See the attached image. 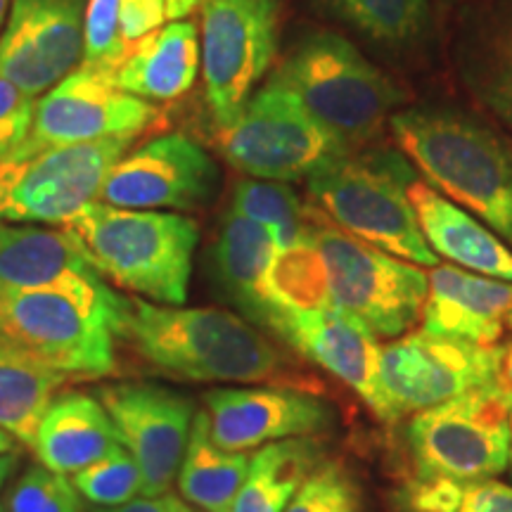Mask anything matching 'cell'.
<instances>
[{
	"instance_id": "6da1fadb",
	"label": "cell",
	"mask_w": 512,
	"mask_h": 512,
	"mask_svg": "<svg viewBox=\"0 0 512 512\" xmlns=\"http://www.w3.org/2000/svg\"><path fill=\"white\" fill-rule=\"evenodd\" d=\"M119 337L157 373L192 382H271L304 389L292 361L249 320L221 309L126 299Z\"/></svg>"
},
{
	"instance_id": "7a4b0ae2",
	"label": "cell",
	"mask_w": 512,
	"mask_h": 512,
	"mask_svg": "<svg viewBox=\"0 0 512 512\" xmlns=\"http://www.w3.org/2000/svg\"><path fill=\"white\" fill-rule=\"evenodd\" d=\"M396 143L434 190L512 247V140L456 110L420 107L389 119Z\"/></svg>"
},
{
	"instance_id": "3957f363",
	"label": "cell",
	"mask_w": 512,
	"mask_h": 512,
	"mask_svg": "<svg viewBox=\"0 0 512 512\" xmlns=\"http://www.w3.org/2000/svg\"><path fill=\"white\" fill-rule=\"evenodd\" d=\"M64 230L88 264L112 283L166 306L188 299L197 223L181 214L86 204Z\"/></svg>"
},
{
	"instance_id": "277c9868",
	"label": "cell",
	"mask_w": 512,
	"mask_h": 512,
	"mask_svg": "<svg viewBox=\"0 0 512 512\" xmlns=\"http://www.w3.org/2000/svg\"><path fill=\"white\" fill-rule=\"evenodd\" d=\"M271 81L287 88L351 150L380 136L403 98L394 81L349 38L332 31L304 36Z\"/></svg>"
},
{
	"instance_id": "5b68a950",
	"label": "cell",
	"mask_w": 512,
	"mask_h": 512,
	"mask_svg": "<svg viewBox=\"0 0 512 512\" xmlns=\"http://www.w3.org/2000/svg\"><path fill=\"white\" fill-rule=\"evenodd\" d=\"M126 299L86 302L60 290L0 292V344L69 377L117 373Z\"/></svg>"
},
{
	"instance_id": "8992f818",
	"label": "cell",
	"mask_w": 512,
	"mask_h": 512,
	"mask_svg": "<svg viewBox=\"0 0 512 512\" xmlns=\"http://www.w3.org/2000/svg\"><path fill=\"white\" fill-rule=\"evenodd\" d=\"M306 235L323 256L337 309L384 339L406 335L418 323L427 299V273L420 266L356 240L313 207Z\"/></svg>"
},
{
	"instance_id": "52a82bcc",
	"label": "cell",
	"mask_w": 512,
	"mask_h": 512,
	"mask_svg": "<svg viewBox=\"0 0 512 512\" xmlns=\"http://www.w3.org/2000/svg\"><path fill=\"white\" fill-rule=\"evenodd\" d=\"M219 150L235 169L259 181L311 178L351 147L287 88L268 79L230 124L219 126Z\"/></svg>"
},
{
	"instance_id": "ba28073f",
	"label": "cell",
	"mask_w": 512,
	"mask_h": 512,
	"mask_svg": "<svg viewBox=\"0 0 512 512\" xmlns=\"http://www.w3.org/2000/svg\"><path fill=\"white\" fill-rule=\"evenodd\" d=\"M406 444L418 479H496L508 470L510 394L496 382L415 413Z\"/></svg>"
},
{
	"instance_id": "9c48e42d",
	"label": "cell",
	"mask_w": 512,
	"mask_h": 512,
	"mask_svg": "<svg viewBox=\"0 0 512 512\" xmlns=\"http://www.w3.org/2000/svg\"><path fill=\"white\" fill-rule=\"evenodd\" d=\"M306 181L311 207L344 233L415 266L439 264L422 238L406 185L394 171L347 155Z\"/></svg>"
},
{
	"instance_id": "30bf717a",
	"label": "cell",
	"mask_w": 512,
	"mask_h": 512,
	"mask_svg": "<svg viewBox=\"0 0 512 512\" xmlns=\"http://www.w3.org/2000/svg\"><path fill=\"white\" fill-rule=\"evenodd\" d=\"M136 136H112L15 155L0 166V219L64 223L95 202Z\"/></svg>"
},
{
	"instance_id": "8fae6325",
	"label": "cell",
	"mask_w": 512,
	"mask_h": 512,
	"mask_svg": "<svg viewBox=\"0 0 512 512\" xmlns=\"http://www.w3.org/2000/svg\"><path fill=\"white\" fill-rule=\"evenodd\" d=\"M501 349V344L482 347L427 330L392 339L380 354V420L396 422L496 384Z\"/></svg>"
},
{
	"instance_id": "7c38bea8",
	"label": "cell",
	"mask_w": 512,
	"mask_h": 512,
	"mask_svg": "<svg viewBox=\"0 0 512 512\" xmlns=\"http://www.w3.org/2000/svg\"><path fill=\"white\" fill-rule=\"evenodd\" d=\"M202 69L216 126L238 117L278 53L280 0H200Z\"/></svg>"
},
{
	"instance_id": "4fadbf2b",
	"label": "cell",
	"mask_w": 512,
	"mask_h": 512,
	"mask_svg": "<svg viewBox=\"0 0 512 512\" xmlns=\"http://www.w3.org/2000/svg\"><path fill=\"white\" fill-rule=\"evenodd\" d=\"M121 444L140 467L143 496L162 498L181 470L195 406L188 396L152 382H112L100 387Z\"/></svg>"
},
{
	"instance_id": "5bb4252c",
	"label": "cell",
	"mask_w": 512,
	"mask_h": 512,
	"mask_svg": "<svg viewBox=\"0 0 512 512\" xmlns=\"http://www.w3.org/2000/svg\"><path fill=\"white\" fill-rule=\"evenodd\" d=\"M155 107L119 91L114 81L74 69L34 107V124L15 155L46 147L93 143L112 136H138L155 119ZM12 155V157H15Z\"/></svg>"
},
{
	"instance_id": "9a60e30c",
	"label": "cell",
	"mask_w": 512,
	"mask_h": 512,
	"mask_svg": "<svg viewBox=\"0 0 512 512\" xmlns=\"http://www.w3.org/2000/svg\"><path fill=\"white\" fill-rule=\"evenodd\" d=\"M216 183L214 159L190 138L169 133L121 157L98 200L119 209H192L214 195Z\"/></svg>"
},
{
	"instance_id": "2e32d148",
	"label": "cell",
	"mask_w": 512,
	"mask_h": 512,
	"mask_svg": "<svg viewBox=\"0 0 512 512\" xmlns=\"http://www.w3.org/2000/svg\"><path fill=\"white\" fill-rule=\"evenodd\" d=\"M88 0H15L0 38V76L41 95L67 79L83 57Z\"/></svg>"
},
{
	"instance_id": "e0dca14e",
	"label": "cell",
	"mask_w": 512,
	"mask_h": 512,
	"mask_svg": "<svg viewBox=\"0 0 512 512\" xmlns=\"http://www.w3.org/2000/svg\"><path fill=\"white\" fill-rule=\"evenodd\" d=\"M209 434L223 451L247 453L283 439L316 437L332 425V411L320 396L299 387L211 389L204 394Z\"/></svg>"
},
{
	"instance_id": "ac0fdd59",
	"label": "cell",
	"mask_w": 512,
	"mask_h": 512,
	"mask_svg": "<svg viewBox=\"0 0 512 512\" xmlns=\"http://www.w3.org/2000/svg\"><path fill=\"white\" fill-rule=\"evenodd\" d=\"M273 335L354 389L380 418L382 347L361 320L337 306L313 313H285L275 320Z\"/></svg>"
},
{
	"instance_id": "d6986e66",
	"label": "cell",
	"mask_w": 512,
	"mask_h": 512,
	"mask_svg": "<svg viewBox=\"0 0 512 512\" xmlns=\"http://www.w3.org/2000/svg\"><path fill=\"white\" fill-rule=\"evenodd\" d=\"M60 290L86 302H119L67 230L0 223V292Z\"/></svg>"
},
{
	"instance_id": "ffe728a7",
	"label": "cell",
	"mask_w": 512,
	"mask_h": 512,
	"mask_svg": "<svg viewBox=\"0 0 512 512\" xmlns=\"http://www.w3.org/2000/svg\"><path fill=\"white\" fill-rule=\"evenodd\" d=\"M512 309V283L437 264L427 273L422 330L460 342L496 347Z\"/></svg>"
},
{
	"instance_id": "44dd1931",
	"label": "cell",
	"mask_w": 512,
	"mask_h": 512,
	"mask_svg": "<svg viewBox=\"0 0 512 512\" xmlns=\"http://www.w3.org/2000/svg\"><path fill=\"white\" fill-rule=\"evenodd\" d=\"M456 62L467 91L512 131V0H482L465 12Z\"/></svg>"
},
{
	"instance_id": "7402d4cb",
	"label": "cell",
	"mask_w": 512,
	"mask_h": 512,
	"mask_svg": "<svg viewBox=\"0 0 512 512\" xmlns=\"http://www.w3.org/2000/svg\"><path fill=\"white\" fill-rule=\"evenodd\" d=\"M422 238L437 256L465 271L512 283V249L491 228L425 181L406 185Z\"/></svg>"
},
{
	"instance_id": "603a6c76",
	"label": "cell",
	"mask_w": 512,
	"mask_h": 512,
	"mask_svg": "<svg viewBox=\"0 0 512 512\" xmlns=\"http://www.w3.org/2000/svg\"><path fill=\"white\" fill-rule=\"evenodd\" d=\"M273 235L230 207L211 247V280L228 304L259 328H271V306L264 285L273 256Z\"/></svg>"
},
{
	"instance_id": "cb8c5ba5",
	"label": "cell",
	"mask_w": 512,
	"mask_h": 512,
	"mask_svg": "<svg viewBox=\"0 0 512 512\" xmlns=\"http://www.w3.org/2000/svg\"><path fill=\"white\" fill-rule=\"evenodd\" d=\"M117 446L124 444L100 399L83 392H62L43 415L31 451L48 470L76 475L110 456Z\"/></svg>"
},
{
	"instance_id": "d4e9b609",
	"label": "cell",
	"mask_w": 512,
	"mask_h": 512,
	"mask_svg": "<svg viewBox=\"0 0 512 512\" xmlns=\"http://www.w3.org/2000/svg\"><path fill=\"white\" fill-rule=\"evenodd\" d=\"M197 69V27L192 22H176L133 43L114 76V86L140 100L169 102L190 91Z\"/></svg>"
},
{
	"instance_id": "484cf974",
	"label": "cell",
	"mask_w": 512,
	"mask_h": 512,
	"mask_svg": "<svg viewBox=\"0 0 512 512\" xmlns=\"http://www.w3.org/2000/svg\"><path fill=\"white\" fill-rule=\"evenodd\" d=\"M320 444L313 437L266 444L249 458V470L228 512H285L287 505L320 465Z\"/></svg>"
},
{
	"instance_id": "4316f807",
	"label": "cell",
	"mask_w": 512,
	"mask_h": 512,
	"mask_svg": "<svg viewBox=\"0 0 512 512\" xmlns=\"http://www.w3.org/2000/svg\"><path fill=\"white\" fill-rule=\"evenodd\" d=\"M247 453L223 451L209 434L207 411H197L190 441L178 470V489L202 512H228L249 470Z\"/></svg>"
},
{
	"instance_id": "83f0119b",
	"label": "cell",
	"mask_w": 512,
	"mask_h": 512,
	"mask_svg": "<svg viewBox=\"0 0 512 512\" xmlns=\"http://www.w3.org/2000/svg\"><path fill=\"white\" fill-rule=\"evenodd\" d=\"M67 377L0 344V430L34 448L38 425Z\"/></svg>"
},
{
	"instance_id": "f1b7e54d",
	"label": "cell",
	"mask_w": 512,
	"mask_h": 512,
	"mask_svg": "<svg viewBox=\"0 0 512 512\" xmlns=\"http://www.w3.org/2000/svg\"><path fill=\"white\" fill-rule=\"evenodd\" d=\"M268 306H271V330L275 320L285 313H313L330 309V285L323 256L309 235L297 245L278 249L268 268L264 285Z\"/></svg>"
},
{
	"instance_id": "f546056e",
	"label": "cell",
	"mask_w": 512,
	"mask_h": 512,
	"mask_svg": "<svg viewBox=\"0 0 512 512\" xmlns=\"http://www.w3.org/2000/svg\"><path fill=\"white\" fill-rule=\"evenodd\" d=\"M406 512H512V484L498 479H411L399 491Z\"/></svg>"
},
{
	"instance_id": "4dcf8cb0",
	"label": "cell",
	"mask_w": 512,
	"mask_h": 512,
	"mask_svg": "<svg viewBox=\"0 0 512 512\" xmlns=\"http://www.w3.org/2000/svg\"><path fill=\"white\" fill-rule=\"evenodd\" d=\"M233 209L264 226L278 249L297 245L309 233L311 207L280 181H240L233 192Z\"/></svg>"
},
{
	"instance_id": "1f68e13d",
	"label": "cell",
	"mask_w": 512,
	"mask_h": 512,
	"mask_svg": "<svg viewBox=\"0 0 512 512\" xmlns=\"http://www.w3.org/2000/svg\"><path fill=\"white\" fill-rule=\"evenodd\" d=\"M339 15L370 41L406 48L430 22V0H332Z\"/></svg>"
},
{
	"instance_id": "d6a6232c",
	"label": "cell",
	"mask_w": 512,
	"mask_h": 512,
	"mask_svg": "<svg viewBox=\"0 0 512 512\" xmlns=\"http://www.w3.org/2000/svg\"><path fill=\"white\" fill-rule=\"evenodd\" d=\"M131 46L119 31V0H88L86 27H83V72L114 81Z\"/></svg>"
},
{
	"instance_id": "836d02e7",
	"label": "cell",
	"mask_w": 512,
	"mask_h": 512,
	"mask_svg": "<svg viewBox=\"0 0 512 512\" xmlns=\"http://www.w3.org/2000/svg\"><path fill=\"white\" fill-rule=\"evenodd\" d=\"M72 484L86 501L100 508L136 501L143 496L140 467L124 446H117L110 456L76 472L72 475Z\"/></svg>"
},
{
	"instance_id": "e575fe53",
	"label": "cell",
	"mask_w": 512,
	"mask_h": 512,
	"mask_svg": "<svg viewBox=\"0 0 512 512\" xmlns=\"http://www.w3.org/2000/svg\"><path fill=\"white\" fill-rule=\"evenodd\" d=\"M8 512H86L72 479L34 465L17 479L8 494Z\"/></svg>"
},
{
	"instance_id": "d590c367",
	"label": "cell",
	"mask_w": 512,
	"mask_h": 512,
	"mask_svg": "<svg viewBox=\"0 0 512 512\" xmlns=\"http://www.w3.org/2000/svg\"><path fill=\"white\" fill-rule=\"evenodd\" d=\"M285 512H361L358 489L342 465L320 463L306 477Z\"/></svg>"
},
{
	"instance_id": "8d00e7d4",
	"label": "cell",
	"mask_w": 512,
	"mask_h": 512,
	"mask_svg": "<svg viewBox=\"0 0 512 512\" xmlns=\"http://www.w3.org/2000/svg\"><path fill=\"white\" fill-rule=\"evenodd\" d=\"M197 5L200 0H119L121 38L133 46L176 19L188 17Z\"/></svg>"
},
{
	"instance_id": "74e56055",
	"label": "cell",
	"mask_w": 512,
	"mask_h": 512,
	"mask_svg": "<svg viewBox=\"0 0 512 512\" xmlns=\"http://www.w3.org/2000/svg\"><path fill=\"white\" fill-rule=\"evenodd\" d=\"M34 98L0 76V166L15 155L34 124Z\"/></svg>"
},
{
	"instance_id": "f35d334b",
	"label": "cell",
	"mask_w": 512,
	"mask_h": 512,
	"mask_svg": "<svg viewBox=\"0 0 512 512\" xmlns=\"http://www.w3.org/2000/svg\"><path fill=\"white\" fill-rule=\"evenodd\" d=\"M95 512H166V503H164V496L162 498L140 496L136 501H128L121 505H107V508H98Z\"/></svg>"
},
{
	"instance_id": "ab89813d",
	"label": "cell",
	"mask_w": 512,
	"mask_h": 512,
	"mask_svg": "<svg viewBox=\"0 0 512 512\" xmlns=\"http://www.w3.org/2000/svg\"><path fill=\"white\" fill-rule=\"evenodd\" d=\"M498 387L512 394V344H505L501 349V363H498Z\"/></svg>"
},
{
	"instance_id": "60d3db41",
	"label": "cell",
	"mask_w": 512,
	"mask_h": 512,
	"mask_svg": "<svg viewBox=\"0 0 512 512\" xmlns=\"http://www.w3.org/2000/svg\"><path fill=\"white\" fill-rule=\"evenodd\" d=\"M17 460L15 456H10V453H5V456H0V486L5 484V479L12 475V470H15Z\"/></svg>"
},
{
	"instance_id": "b9f144b4",
	"label": "cell",
	"mask_w": 512,
	"mask_h": 512,
	"mask_svg": "<svg viewBox=\"0 0 512 512\" xmlns=\"http://www.w3.org/2000/svg\"><path fill=\"white\" fill-rule=\"evenodd\" d=\"M164 503H166V512H192L188 505H185L181 498H176V496H164Z\"/></svg>"
},
{
	"instance_id": "7bdbcfd3",
	"label": "cell",
	"mask_w": 512,
	"mask_h": 512,
	"mask_svg": "<svg viewBox=\"0 0 512 512\" xmlns=\"http://www.w3.org/2000/svg\"><path fill=\"white\" fill-rule=\"evenodd\" d=\"M12 448H15V439L10 437V434H5L0 430V456H5V453H12Z\"/></svg>"
},
{
	"instance_id": "ee69618b",
	"label": "cell",
	"mask_w": 512,
	"mask_h": 512,
	"mask_svg": "<svg viewBox=\"0 0 512 512\" xmlns=\"http://www.w3.org/2000/svg\"><path fill=\"white\" fill-rule=\"evenodd\" d=\"M508 470L512 477V394H510V453H508Z\"/></svg>"
},
{
	"instance_id": "f6af8a7d",
	"label": "cell",
	"mask_w": 512,
	"mask_h": 512,
	"mask_svg": "<svg viewBox=\"0 0 512 512\" xmlns=\"http://www.w3.org/2000/svg\"><path fill=\"white\" fill-rule=\"evenodd\" d=\"M8 5H10V0H0V24H3L5 12H8Z\"/></svg>"
},
{
	"instance_id": "bcb514c9",
	"label": "cell",
	"mask_w": 512,
	"mask_h": 512,
	"mask_svg": "<svg viewBox=\"0 0 512 512\" xmlns=\"http://www.w3.org/2000/svg\"><path fill=\"white\" fill-rule=\"evenodd\" d=\"M505 325H508V328L512 330V309H510V313H508V320H505Z\"/></svg>"
},
{
	"instance_id": "7dc6e473",
	"label": "cell",
	"mask_w": 512,
	"mask_h": 512,
	"mask_svg": "<svg viewBox=\"0 0 512 512\" xmlns=\"http://www.w3.org/2000/svg\"><path fill=\"white\" fill-rule=\"evenodd\" d=\"M0 512H3V510H0Z\"/></svg>"
}]
</instances>
